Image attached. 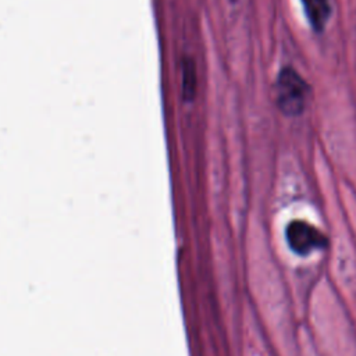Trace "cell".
Wrapping results in <instances>:
<instances>
[{
    "mask_svg": "<svg viewBox=\"0 0 356 356\" xmlns=\"http://www.w3.org/2000/svg\"><path fill=\"white\" fill-rule=\"evenodd\" d=\"M309 93V85L292 67H285L280 71L275 83V102L285 115L295 117L302 114Z\"/></svg>",
    "mask_w": 356,
    "mask_h": 356,
    "instance_id": "1",
    "label": "cell"
},
{
    "mask_svg": "<svg viewBox=\"0 0 356 356\" xmlns=\"http://www.w3.org/2000/svg\"><path fill=\"white\" fill-rule=\"evenodd\" d=\"M196 88V74L192 60L186 58L182 63V93L185 99H192Z\"/></svg>",
    "mask_w": 356,
    "mask_h": 356,
    "instance_id": "4",
    "label": "cell"
},
{
    "mask_svg": "<svg viewBox=\"0 0 356 356\" xmlns=\"http://www.w3.org/2000/svg\"><path fill=\"white\" fill-rule=\"evenodd\" d=\"M229 1H231V3H235V1H236V0H229Z\"/></svg>",
    "mask_w": 356,
    "mask_h": 356,
    "instance_id": "5",
    "label": "cell"
},
{
    "mask_svg": "<svg viewBox=\"0 0 356 356\" xmlns=\"http://www.w3.org/2000/svg\"><path fill=\"white\" fill-rule=\"evenodd\" d=\"M305 14L316 32H321L331 15L330 0H302Z\"/></svg>",
    "mask_w": 356,
    "mask_h": 356,
    "instance_id": "3",
    "label": "cell"
},
{
    "mask_svg": "<svg viewBox=\"0 0 356 356\" xmlns=\"http://www.w3.org/2000/svg\"><path fill=\"white\" fill-rule=\"evenodd\" d=\"M286 242L292 252L306 256L313 250L323 249L327 245L325 235L314 225L303 220H292L285 229Z\"/></svg>",
    "mask_w": 356,
    "mask_h": 356,
    "instance_id": "2",
    "label": "cell"
}]
</instances>
